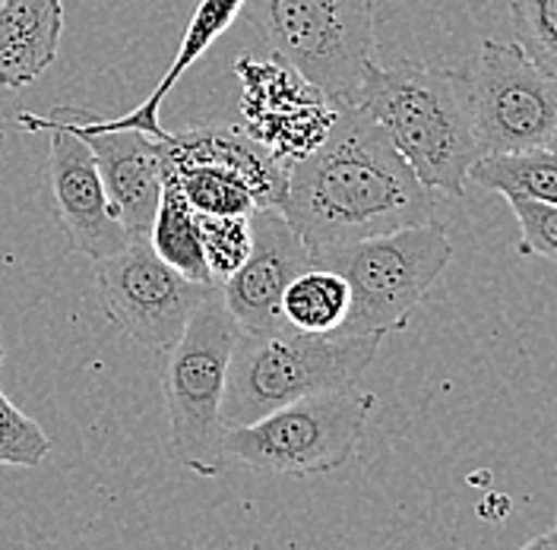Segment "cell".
<instances>
[{
    "label": "cell",
    "mask_w": 557,
    "mask_h": 550,
    "mask_svg": "<svg viewBox=\"0 0 557 550\" xmlns=\"http://www.w3.org/2000/svg\"><path fill=\"white\" fill-rule=\"evenodd\" d=\"M165 184H174L181 197L200 215H250L257 197L242 174L219 165H162Z\"/></svg>",
    "instance_id": "obj_19"
},
{
    "label": "cell",
    "mask_w": 557,
    "mask_h": 550,
    "mask_svg": "<svg viewBox=\"0 0 557 550\" xmlns=\"http://www.w3.org/2000/svg\"><path fill=\"white\" fill-rule=\"evenodd\" d=\"M0 364H3V348H0Z\"/></svg>",
    "instance_id": "obj_27"
},
{
    "label": "cell",
    "mask_w": 557,
    "mask_h": 550,
    "mask_svg": "<svg viewBox=\"0 0 557 550\" xmlns=\"http://www.w3.org/2000/svg\"><path fill=\"white\" fill-rule=\"evenodd\" d=\"M472 76L475 134L487 152L545 149L557 127V76L522 54L517 41H482Z\"/></svg>",
    "instance_id": "obj_8"
},
{
    "label": "cell",
    "mask_w": 557,
    "mask_h": 550,
    "mask_svg": "<svg viewBox=\"0 0 557 550\" xmlns=\"http://www.w3.org/2000/svg\"><path fill=\"white\" fill-rule=\"evenodd\" d=\"M381 342V336L301 333L285 320L263 329H238L222 396L225 434L295 399L358 386Z\"/></svg>",
    "instance_id": "obj_3"
},
{
    "label": "cell",
    "mask_w": 557,
    "mask_h": 550,
    "mask_svg": "<svg viewBox=\"0 0 557 550\" xmlns=\"http://www.w3.org/2000/svg\"><path fill=\"white\" fill-rule=\"evenodd\" d=\"M51 452L48 434L26 412H20L0 389V465L38 468Z\"/></svg>",
    "instance_id": "obj_22"
},
{
    "label": "cell",
    "mask_w": 557,
    "mask_h": 550,
    "mask_svg": "<svg viewBox=\"0 0 557 550\" xmlns=\"http://www.w3.org/2000/svg\"><path fill=\"white\" fill-rule=\"evenodd\" d=\"M355 108L377 121L428 190L466 193L469 168L482 159L469 70L424 67L416 61L381 67L374 61Z\"/></svg>",
    "instance_id": "obj_2"
},
{
    "label": "cell",
    "mask_w": 557,
    "mask_h": 550,
    "mask_svg": "<svg viewBox=\"0 0 557 550\" xmlns=\"http://www.w3.org/2000/svg\"><path fill=\"white\" fill-rule=\"evenodd\" d=\"M197 225H200L209 278L212 285H222L250 253V243H253L250 215H200L197 212Z\"/></svg>",
    "instance_id": "obj_20"
},
{
    "label": "cell",
    "mask_w": 557,
    "mask_h": 550,
    "mask_svg": "<svg viewBox=\"0 0 557 550\" xmlns=\"http://www.w3.org/2000/svg\"><path fill=\"white\" fill-rule=\"evenodd\" d=\"M64 33L61 0H0V86L23 89L54 64Z\"/></svg>",
    "instance_id": "obj_15"
},
{
    "label": "cell",
    "mask_w": 557,
    "mask_h": 550,
    "mask_svg": "<svg viewBox=\"0 0 557 550\" xmlns=\"http://www.w3.org/2000/svg\"><path fill=\"white\" fill-rule=\"evenodd\" d=\"M377 399L358 386L295 399L225 434V462L267 475L313 478L343 468L361 443Z\"/></svg>",
    "instance_id": "obj_7"
},
{
    "label": "cell",
    "mask_w": 557,
    "mask_h": 550,
    "mask_svg": "<svg viewBox=\"0 0 557 550\" xmlns=\"http://www.w3.org/2000/svg\"><path fill=\"white\" fill-rule=\"evenodd\" d=\"M507 203L520 222L522 253L557 263V203H539L522 197H507Z\"/></svg>",
    "instance_id": "obj_23"
},
{
    "label": "cell",
    "mask_w": 557,
    "mask_h": 550,
    "mask_svg": "<svg viewBox=\"0 0 557 550\" xmlns=\"http://www.w3.org/2000/svg\"><path fill=\"white\" fill-rule=\"evenodd\" d=\"M162 165H219L242 174L250 184L257 207L278 209L285 200L288 168L244 130L235 127H194L184 134H165L159 139Z\"/></svg>",
    "instance_id": "obj_14"
},
{
    "label": "cell",
    "mask_w": 557,
    "mask_h": 550,
    "mask_svg": "<svg viewBox=\"0 0 557 550\" xmlns=\"http://www.w3.org/2000/svg\"><path fill=\"white\" fill-rule=\"evenodd\" d=\"M548 149H552V152H557V127H555V134H552V139H548Z\"/></svg>",
    "instance_id": "obj_26"
},
{
    "label": "cell",
    "mask_w": 557,
    "mask_h": 550,
    "mask_svg": "<svg viewBox=\"0 0 557 550\" xmlns=\"http://www.w3.org/2000/svg\"><path fill=\"white\" fill-rule=\"evenodd\" d=\"M450 260L453 241L441 222L311 253V266H326L346 278L351 301L339 333L381 339L409 323L412 310L444 275Z\"/></svg>",
    "instance_id": "obj_6"
},
{
    "label": "cell",
    "mask_w": 557,
    "mask_h": 550,
    "mask_svg": "<svg viewBox=\"0 0 557 550\" xmlns=\"http://www.w3.org/2000/svg\"><path fill=\"white\" fill-rule=\"evenodd\" d=\"M23 127L45 130L51 137L48 152V184L58 207V218L64 225L70 253H83L89 260H102L127 247L131 238L114 215L104 193L102 174L89 152V146L76 134H70L54 117L20 114Z\"/></svg>",
    "instance_id": "obj_11"
},
{
    "label": "cell",
    "mask_w": 557,
    "mask_h": 550,
    "mask_svg": "<svg viewBox=\"0 0 557 550\" xmlns=\"http://www.w3.org/2000/svg\"><path fill=\"white\" fill-rule=\"evenodd\" d=\"M250 228V253L219 291L238 329H263L282 320V295L295 275L311 266V257L278 209H253Z\"/></svg>",
    "instance_id": "obj_13"
},
{
    "label": "cell",
    "mask_w": 557,
    "mask_h": 550,
    "mask_svg": "<svg viewBox=\"0 0 557 550\" xmlns=\"http://www.w3.org/2000/svg\"><path fill=\"white\" fill-rule=\"evenodd\" d=\"M149 247L156 250V257L162 263H169L174 273L184 275L187 282L197 285H212L203 260V243H200V225H197V212L190 203L181 197V190L174 184L162 187L159 197V209L152 215L149 235H146Z\"/></svg>",
    "instance_id": "obj_16"
},
{
    "label": "cell",
    "mask_w": 557,
    "mask_h": 550,
    "mask_svg": "<svg viewBox=\"0 0 557 550\" xmlns=\"http://www.w3.org/2000/svg\"><path fill=\"white\" fill-rule=\"evenodd\" d=\"M469 180L507 197L557 203V152L522 149V152H487L472 168Z\"/></svg>",
    "instance_id": "obj_17"
},
{
    "label": "cell",
    "mask_w": 557,
    "mask_h": 550,
    "mask_svg": "<svg viewBox=\"0 0 557 550\" xmlns=\"http://www.w3.org/2000/svg\"><path fill=\"white\" fill-rule=\"evenodd\" d=\"M545 538H548V545H545V550H557V525L552 528V532H545Z\"/></svg>",
    "instance_id": "obj_25"
},
{
    "label": "cell",
    "mask_w": 557,
    "mask_h": 550,
    "mask_svg": "<svg viewBox=\"0 0 557 550\" xmlns=\"http://www.w3.org/2000/svg\"><path fill=\"white\" fill-rule=\"evenodd\" d=\"M510 23L522 54L557 76V0H510Z\"/></svg>",
    "instance_id": "obj_21"
},
{
    "label": "cell",
    "mask_w": 557,
    "mask_h": 550,
    "mask_svg": "<svg viewBox=\"0 0 557 550\" xmlns=\"http://www.w3.org/2000/svg\"><path fill=\"white\" fill-rule=\"evenodd\" d=\"M278 212L311 257L434 222V200L377 121L348 104L323 142L288 165Z\"/></svg>",
    "instance_id": "obj_1"
},
{
    "label": "cell",
    "mask_w": 557,
    "mask_h": 550,
    "mask_svg": "<svg viewBox=\"0 0 557 550\" xmlns=\"http://www.w3.org/2000/svg\"><path fill=\"white\" fill-rule=\"evenodd\" d=\"M242 13L276 61L336 108L358 104L374 64L377 0H242Z\"/></svg>",
    "instance_id": "obj_4"
},
{
    "label": "cell",
    "mask_w": 557,
    "mask_h": 550,
    "mask_svg": "<svg viewBox=\"0 0 557 550\" xmlns=\"http://www.w3.org/2000/svg\"><path fill=\"white\" fill-rule=\"evenodd\" d=\"M92 278L108 323L152 351H169L177 342L187 316L212 288L174 273L149 241H131L111 257L92 260Z\"/></svg>",
    "instance_id": "obj_9"
},
{
    "label": "cell",
    "mask_w": 557,
    "mask_h": 550,
    "mask_svg": "<svg viewBox=\"0 0 557 550\" xmlns=\"http://www.w3.org/2000/svg\"><path fill=\"white\" fill-rule=\"evenodd\" d=\"M346 278L326 266H308L298 273L282 295V320L301 333H339L348 316Z\"/></svg>",
    "instance_id": "obj_18"
},
{
    "label": "cell",
    "mask_w": 557,
    "mask_h": 550,
    "mask_svg": "<svg viewBox=\"0 0 557 550\" xmlns=\"http://www.w3.org/2000/svg\"><path fill=\"white\" fill-rule=\"evenodd\" d=\"M545 545H548V538H545V535H539V538H532L529 545H522L520 550H545Z\"/></svg>",
    "instance_id": "obj_24"
},
{
    "label": "cell",
    "mask_w": 557,
    "mask_h": 550,
    "mask_svg": "<svg viewBox=\"0 0 557 550\" xmlns=\"http://www.w3.org/2000/svg\"><path fill=\"white\" fill-rule=\"evenodd\" d=\"M238 339V323L219 285L187 316L177 342L169 348L162 389L169 414V443L181 468L215 478L225 472V427L222 396L228 379V358Z\"/></svg>",
    "instance_id": "obj_5"
},
{
    "label": "cell",
    "mask_w": 557,
    "mask_h": 550,
    "mask_svg": "<svg viewBox=\"0 0 557 550\" xmlns=\"http://www.w3.org/2000/svg\"><path fill=\"white\" fill-rule=\"evenodd\" d=\"M58 124L83 139L99 165L108 203L121 218L131 241H146L152 215L159 209V197L165 187L159 139L146 137L143 130H102L92 127L79 108H51Z\"/></svg>",
    "instance_id": "obj_12"
},
{
    "label": "cell",
    "mask_w": 557,
    "mask_h": 550,
    "mask_svg": "<svg viewBox=\"0 0 557 550\" xmlns=\"http://www.w3.org/2000/svg\"><path fill=\"white\" fill-rule=\"evenodd\" d=\"M242 79L244 134L257 139L278 165H295L313 152L336 121V104L298 70L282 61H257L244 54L235 61Z\"/></svg>",
    "instance_id": "obj_10"
}]
</instances>
